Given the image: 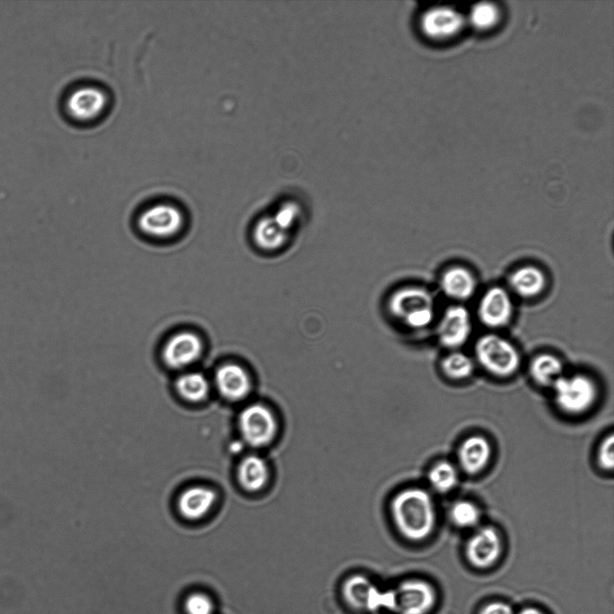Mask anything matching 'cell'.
<instances>
[{"mask_svg":"<svg viewBox=\"0 0 614 614\" xmlns=\"http://www.w3.org/2000/svg\"><path fill=\"white\" fill-rule=\"evenodd\" d=\"M513 311L512 296L502 286L488 288L479 298L476 307L479 321L490 329L506 326L512 318Z\"/></svg>","mask_w":614,"mask_h":614,"instance_id":"10","label":"cell"},{"mask_svg":"<svg viewBox=\"0 0 614 614\" xmlns=\"http://www.w3.org/2000/svg\"><path fill=\"white\" fill-rule=\"evenodd\" d=\"M440 369L448 378L460 380L473 374L475 362L467 354L455 350L442 358Z\"/></svg>","mask_w":614,"mask_h":614,"instance_id":"24","label":"cell"},{"mask_svg":"<svg viewBox=\"0 0 614 614\" xmlns=\"http://www.w3.org/2000/svg\"><path fill=\"white\" fill-rule=\"evenodd\" d=\"M271 215L283 229L290 233L302 218V207L295 200H284Z\"/></svg>","mask_w":614,"mask_h":614,"instance_id":"27","label":"cell"},{"mask_svg":"<svg viewBox=\"0 0 614 614\" xmlns=\"http://www.w3.org/2000/svg\"><path fill=\"white\" fill-rule=\"evenodd\" d=\"M394 521L398 530L408 539L427 538L435 525V508L430 494L414 487L399 492L391 505Z\"/></svg>","mask_w":614,"mask_h":614,"instance_id":"1","label":"cell"},{"mask_svg":"<svg viewBox=\"0 0 614 614\" xmlns=\"http://www.w3.org/2000/svg\"><path fill=\"white\" fill-rule=\"evenodd\" d=\"M386 308L393 322L412 331L427 328L435 316L432 294L418 285H406L395 289L387 298Z\"/></svg>","mask_w":614,"mask_h":614,"instance_id":"2","label":"cell"},{"mask_svg":"<svg viewBox=\"0 0 614 614\" xmlns=\"http://www.w3.org/2000/svg\"><path fill=\"white\" fill-rule=\"evenodd\" d=\"M472 331L468 309L461 304H455L444 310L437 325L436 336L442 347L455 351L467 343Z\"/></svg>","mask_w":614,"mask_h":614,"instance_id":"9","label":"cell"},{"mask_svg":"<svg viewBox=\"0 0 614 614\" xmlns=\"http://www.w3.org/2000/svg\"><path fill=\"white\" fill-rule=\"evenodd\" d=\"M182 225V215L173 205L160 203L145 210L138 226L146 234L156 237H168L176 234Z\"/></svg>","mask_w":614,"mask_h":614,"instance_id":"12","label":"cell"},{"mask_svg":"<svg viewBox=\"0 0 614 614\" xmlns=\"http://www.w3.org/2000/svg\"><path fill=\"white\" fill-rule=\"evenodd\" d=\"M511 290L522 298L539 296L546 289L547 279L538 266L526 264L516 268L508 278Z\"/></svg>","mask_w":614,"mask_h":614,"instance_id":"17","label":"cell"},{"mask_svg":"<svg viewBox=\"0 0 614 614\" xmlns=\"http://www.w3.org/2000/svg\"><path fill=\"white\" fill-rule=\"evenodd\" d=\"M556 405L565 412L577 414L594 402L597 387L594 381L581 373L561 376L552 386Z\"/></svg>","mask_w":614,"mask_h":614,"instance_id":"5","label":"cell"},{"mask_svg":"<svg viewBox=\"0 0 614 614\" xmlns=\"http://www.w3.org/2000/svg\"><path fill=\"white\" fill-rule=\"evenodd\" d=\"M599 461L601 467L611 469L614 465V437L608 436L601 444L599 449Z\"/></svg>","mask_w":614,"mask_h":614,"instance_id":"30","label":"cell"},{"mask_svg":"<svg viewBox=\"0 0 614 614\" xmlns=\"http://www.w3.org/2000/svg\"><path fill=\"white\" fill-rule=\"evenodd\" d=\"M391 592L395 614H428L437 600L433 586L422 579L403 581Z\"/></svg>","mask_w":614,"mask_h":614,"instance_id":"6","label":"cell"},{"mask_svg":"<svg viewBox=\"0 0 614 614\" xmlns=\"http://www.w3.org/2000/svg\"><path fill=\"white\" fill-rule=\"evenodd\" d=\"M491 457V446L488 440L479 435L466 439L458 451V463L468 474H476L483 469Z\"/></svg>","mask_w":614,"mask_h":614,"instance_id":"20","label":"cell"},{"mask_svg":"<svg viewBox=\"0 0 614 614\" xmlns=\"http://www.w3.org/2000/svg\"><path fill=\"white\" fill-rule=\"evenodd\" d=\"M202 353V343L199 336L190 332L174 334L163 349V360L172 369H183L195 360Z\"/></svg>","mask_w":614,"mask_h":614,"instance_id":"14","label":"cell"},{"mask_svg":"<svg viewBox=\"0 0 614 614\" xmlns=\"http://www.w3.org/2000/svg\"><path fill=\"white\" fill-rule=\"evenodd\" d=\"M108 102V95L102 88L85 85L74 88L67 94L64 108L74 120L87 122L100 117Z\"/></svg>","mask_w":614,"mask_h":614,"instance_id":"8","label":"cell"},{"mask_svg":"<svg viewBox=\"0 0 614 614\" xmlns=\"http://www.w3.org/2000/svg\"><path fill=\"white\" fill-rule=\"evenodd\" d=\"M502 541L497 530L491 526L476 529L469 538L466 553L469 562L476 567L487 568L500 556Z\"/></svg>","mask_w":614,"mask_h":614,"instance_id":"13","label":"cell"},{"mask_svg":"<svg viewBox=\"0 0 614 614\" xmlns=\"http://www.w3.org/2000/svg\"><path fill=\"white\" fill-rule=\"evenodd\" d=\"M184 610L187 614H212L214 605L211 599L200 592L190 594L184 601Z\"/></svg>","mask_w":614,"mask_h":614,"instance_id":"29","label":"cell"},{"mask_svg":"<svg viewBox=\"0 0 614 614\" xmlns=\"http://www.w3.org/2000/svg\"><path fill=\"white\" fill-rule=\"evenodd\" d=\"M451 521L461 528H471L480 521L481 512L477 505L467 500L455 502L449 511Z\"/></svg>","mask_w":614,"mask_h":614,"instance_id":"26","label":"cell"},{"mask_svg":"<svg viewBox=\"0 0 614 614\" xmlns=\"http://www.w3.org/2000/svg\"><path fill=\"white\" fill-rule=\"evenodd\" d=\"M457 468L449 461L436 463L429 471L428 480L431 486L439 493H447L458 483Z\"/></svg>","mask_w":614,"mask_h":614,"instance_id":"25","label":"cell"},{"mask_svg":"<svg viewBox=\"0 0 614 614\" xmlns=\"http://www.w3.org/2000/svg\"><path fill=\"white\" fill-rule=\"evenodd\" d=\"M238 427L243 440L248 445L263 447L274 438L277 424L270 409L263 405L254 404L240 413Z\"/></svg>","mask_w":614,"mask_h":614,"instance_id":"7","label":"cell"},{"mask_svg":"<svg viewBox=\"0 0 614 614\" xmlns=\"http://www.w3.org/2000/svg\"><path fill=\"white\" fill-rule=\"evenodd\" d=\"M465 23L463 15L449 6H434L424 11L419 19L423 35L432 40H444L458 33Z\"/></svg>","mask_w":614,"mask_h":614,"instance_id":"11","label":"cell"},{"mask_svg":"<svg viewBox=\"0 0 614 614\" xmlns=\"http://www.w3.org/2000/svg\"><path fill=\"white\" fill-rule=\"evenodd\" d=\"M518 614H545L540 610L534 607H527L519 611Z\"/></svg>","mask_w":614,"mask_h":614,"instance_id":"32","label":"cell"},{"mask_svg":"<svg viewBox=\"0 0 614 614\" xmlns=\"http://www.w3.org/2000/svg\"><path fill=\"white\" fill-rule=\"evenodd\" d=\"M216 499V493L212 489L200 485L191 486L178 497L177 509L187 520H200L209 512Z\"/></svg>","mask_w":614,"mask_h":614,"instance_id":"18","label":"cell"},{"mask_svg":"<svg viewBox=\"0 0 614 614\" xmlns=\"http://www.w3.org/2000/svg\"><path fill=\"white\" fill-rule=\"evenodd\" d=\"M215 383L219 394L228 401L246 397L252 387L249 373L236 363H226L216 371Z\"/></svg>","mask_w":614,"mask_h":614,"instance_id":"15","label":"cell"},{"mask_svg":"<svg viewBox=\"0 0 614 614\" xmlns=\"http://www.w3.org/2000/svg\"><path fill=\"white\" fill-rule=\"evenodd\" d=\"M532 379L544 387L553 384L563 376L564 365L562 360L554 354L544 352L536 355L529 367Z\"/></svg>","mask_w":614,"mask_h":614,"instance_id":"22","label":"cell"},{"mask_svg":"<svg viewBox=\"0 0 614 614\" xmlns=\"http://www.w3.org/2000/svg\"><path fill=\"white\" fill-rule=\"evenodd\" d=\"M439 285L446 297L463 302L475 295L477 280L468 268L462 265H452L442 271Z\"/></svg>","mask_w":614,"mask_h":614,"instance_id":"16","label":"cell"},{"mask_svg":"<svg viewBox=\"0 0 614 614\" xmlns=\"http://www.w3.org/2000/svg\"><path fill=\"white\" fill-rule=\"evenodd\" d=\"M175 386L178 394L191 403L201 402L209 391L207 378L199 372H189L180 376Z\"/></svg>","mask_w":614,"mask_h":614,"instance_id":"23","label":"cell"},{"mask_svg":"<svg viewBox=\"0 0 614 614\" xmlns=\"http://www.w3.org/2000/svg\"><path fill=\"white\" fill-rule=\"evenodd\" d=\"M498 17L497 7L490 2L476 3L469 12V22L477 29H488L494 26Z\"/></svg>","mask_w":614,"mask_h":614,"instance_id":"28","label":"cell"},{"mask_svg":"<svg viewBox=\"0 0 614 614\" xmlns=\"http://www.w3.org/2000/svg\"><path fill=\"white\" fill-rule=\"evenodd\" d=\"M269 477L265 460L258 456L244 458L237 468V479L241 486L250 492L263 488Z\"/></svg>","mask_w":614,"mask_h":614,"instance_id":"21","label":"cell"},{"mask_svg":"<svg viewBox=\"0 0 614 614\" xmlns=\"http://www.w3.org/2000/svg\"><path fill=\"white\" fill-rule=\"evenodd\" d=\"M289 237L290 233L283 229L271 214L260 218L253 229L254 245L267 253L282 249Z\"/></svg>","mask_w":614,"mask_h":614,"instance_id":"19","label":"cell"},{"mask_svg":"<svg viewBox=\"0 0 614 614\" xmlns=\"http://www.w3.org/2000/svg\"><path fill=\"white\" fill-rule=\"evenodd\" d=\"M474 353L476 362L496 377L504 378L514 374L521 361L515 345L495 333L481 335L475 343Z\"/></svg>","mask_w":614,"mask_h":614,"instance_id":"3","label":"cell"},{"mask_svg":"<svg viewBox=\"0 0 614 614\" xmlns=\"http://www.w3.org/2000/svg\"><path fill=\"white\" fill-rule=\"evenodd\" d=\"M480 614H514L512 606L503 601H493L486 604Z\"/></svg>","mask_w":614,"mask_h":614,"instance_id":"31","label":"cell"},{"mask_svg":"<svg viewBox=\"0 0 614 614\" xmlns=\"http://www.w3.org/2000/svg\"><path fill=\"white\" fill-rule=\"evenodd\" d=\"M342 596L348 605L367 612L392 610L391 589L382 590L368 577L353 574L342 584Z\"/></svg>","mask_w":614,"mask_h":614,"instance_id":"4","label":"cell"}]
</instances>
